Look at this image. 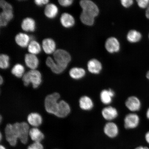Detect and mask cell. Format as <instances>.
I'll return each mask as SVG.
<instances>
[{
  "mask_svg": "<svg viewBox=\"0 0 149 149\" xmlns=\"http://www.w3.org/2000/svg\"><path fill=\"white\" fill-rule=\"evenodd\" d=\"M79 4L83 9L80 15L82 23L87 26L93 25L94 23L95 17L99 13V9L97 5L89 0L81 1Z\"/></svg>",
  "mask_w": 149,
  "mask_h": 149,
  "instance_id": "6da1fadb",
  "label": "cell"
},
{
  "mask_svg": "<svg viewBox=\"0 0 149 149\" xmlns=\"http://www.w3.org/2000/svg\"><path fill=\"white\" fill-rule=\"evenodd\" d=\"M22 80L25 86H29L31 84L33 88H36L42 83V74L38 70H31L24 74Z\"/></svg>",
  "mask_w": 149,
  "mask_h": 149,
  "instance_id": "7a4b0ae2",
  "label": "cell"
},
{
  "mask_svg": "<svg viewBox=\"0 0 149 149\" xmlns=\"http://www.w3.org/2000/svg\"><path fill=\"white\" fill-rule=\"evenodd\" d=\"M60 97V94L58 93H54L46 97L45 100L44 105L47 113L55 115Z\"/></svg>",
  "mask_w": 149,
  "mask_h": 149,
  "instance_id": "3957f363",
  "label": "cell"
},
{
  "mask_svg": "<svg viewBox=\"0 0 149 149\" xmlns=\"http://www.w3.org/2000/svg\"><path fill=\"white\" fill-rule=\"evenodd\" d=\"M18 139L23 144H27L29 136V124L25 122H16L13 124Z\"/></svg>",
  "mask_w": 149,
  "mask_h": 149,
  "instance_id": "277c9868",
  "label": "cell"
},
{
  "mask_svg": "<svg viewBox=\"0 0 149 149\" xmlns=\"http://www.w3.org/2000/svg\"><path fill=\"white\" fill-rule=\"evenodd\" d=\"M53 56L56 63L65 69L71 60V57L70 54L64 50L58 49L56 50L53 54Z\"/></svg>",
  "mask_w": 149,
  "mask_h": 149,
  "instance_id": "5b68a950",
  "label": "cell"
},
{
  "mask_svg": "<svg viewBox=\"0 0 149 149\" xmlns=\"http://www.w3.org/2000/svg\"><path fill=\"white\" fill-rule=\"evenodd\" d=\"M140 118L138 115L135 113H128L124 119V126L126 129H135L139 126Z\"/></svg>",
  "mask_w": 149,
  "mask_h": 149,
  "instance_id": "8992f818",
  "label": "cell"
},
{
  "mask_svg": "<svg viewBox=\"0 0 149 149\" xmlns=\"http://www.w3.org/2000/svg\"><path fill=\"white\" fill-rule=\"evenodd\" d=\"M6 138L11 146H16L18 139L13 124H7L5 128Z\"/></svg>",
  "mask_w": 149,
  "mask_h": 149,
  "instance_id": "52a82bcc",
  "label": "cell"
},
{
  "mask_svg": "<svg viewBox=\"0 0 149 149\" xmlns=\"http://www.w3.org/2000/svg\"><path fill=\"white\" fill-rule=\"evenodd\" d=\"M127 109L132 113L139 111L141 108V102L136 96H132L128 97L125 102Z\"/></svg>",
  "mask_w": 149,
  "mask_h": 149,
  "instance_id": "ba28073f",
  "label": "cell"
},
{
  "mask_svg": "<svg viewBox=\"0 0 149 149\" xmlns=\"http://www.w3.org/2000/svg\"><path fill=\"white\" fill-rule=\"evenodd\" d=\"M103 131L104 133L108 137L113 139L118 135L119 129L117 124L112 121L108 122L105 124Z\"/></svg>",
  "mask_w": 149,
  "mask_h": 149,
  "instance_id": "9c48e42d",
  "label": "cell"
},
{
  "mask_svg": "<svg viewBox=\"0 0 149 149\" xmlns=\"http://www.w3.org/2000/svg\"><path fill=\"white\" fill-rule=\"evenodd\" d=\"M101 114L105 120L109 122H112L118 116V111L114 107L108 106L102 109Z\"/></svg>",
  "mask_w": 149,
  "mask_h": 149,
  "instance_id": "30bf717a",
  "label": "cell"
},
{
  "mask_svg": "<svg viewBox=\"0 0 149 149\" xmlns=\"http://www.w3.org/2000/svg\"><path fill=\"white\" fill-rule=\"evenodd\" d=\"M70 111L71 108L69 104L64 100H59L55 116L59 118H65L70 114Z\"/></svg>",
  "mask_w": 149,
  "mask_h": 149,
  "instance_id": "8fae6325",
  "label": "cell"
},
{
  "mask_svg": "<svg viewBox=\"0 0 149 149\" xmlns=\"http://www.w3.org/2000/svg\"><path fill=\"white\" fill-rule=\"evenodd\" d=\"M115 94L114 91L111 89H103L100 93V101L104 105H109L112 102Z\"/></svg>",
  "mask_w": 149,
  "mask_h": 149,
  "instance_id": "7c38bea8",
  "label": "cell"
},
{
  "mask_svg": "<svg viewBox=\"0 0 149 149\" xmlns=\"http://www.w3.org/2000/svg\"><path fill=\"white\" fill-rule=\"evenodd\" d=\"M105 47L106 49L109 53H117L120 50V42L115 37H110L106 41Z\"/></svg>",
  "mask_w": 149,
  "mask_h": 149,
  "instance_id": "4fadbf2b",
  "label": "cell"
},
{
  "mask_svg": "<svg viewBox=\"0 0 149 149\" xmlns=\"http://www.w3.org/2000/svg\"><path fill=\"white\" fill-rule=\"evenodd\" d=\"M79 104L81 109L84 111H91L94 107V103L92 99L86 95L83 96L80 98Z\"/></svg>",
  "mask_w": 149,
  "mask_h": 149,
  "instance_id": "5bb4252c",
  "label": "cell"
},
{
  "mask_svg": "<svg viewBox=\"0 0 149 149\" xmlns=\"http://www.w3.org/2000/svg\"><path fill=\"white\" fill-rule=\"evenodd\" d=\"M87 68L90 73L93 74H98L101 72L102 65L97 59H93L89 61L87 64Z\"/></svg>",
  "mask_w": 149,
  "mask_h": 149,
  "instance_id": "9a60e30c",
  "label": "cell"
},
{
  "mask_svg": "<svg viewBox=\"0 0 149 149\" xmlns=\"http://www.w3.org/2000/svg\"><path fill=\"white\" fill-rule=\"evenodd\" d=\"M25 62L27 66L31 70H36L38 66L39 62L38 58L32 54H26L25 56Z\"/></svg>",
  "mask_w": 149,
  "mask_h": 149,
  "instance_id": "2e32d148",
  "label": "cell"
},
{
  "mask_svg": "<svg viewBox=\"0 0 149 149\" xmlns=\"http://www.w3.org/2000/svg\"><path fill=\"white\" fill-rule=\"evenodd\" d=\"M28 123L33 127H37L41 125L42 122V117L39 113H30L27 116Z\"/></svg>",
  "mask_w": 149,
  "mask_h": 149,
  "instance_id": "e0dca14e",
  "label": "cell"
},
{
  "mask_svg": "<svg viewBox=\"0 0 149 149\" xmlns=\"http://www.w3.org/2000/svg\"><path fill=\"white\" fill-rule=\"evenodd\" d=\"M42 48L45 53L50 54L56 51V44L53 39L48 38L44 39L42 42Z\"/></svg>",
  "mask_w": 149,
  "mask_h": 149,
  "instance_id": "ac0fdd59",
  "label": "cell"
},
{
  "mask_svg": "<svg viewBox=\"0 0 149 149\" xmlns=\"http://www.w3.org/2000/svg\"><path fill=\"white\" fill-rule=\"evenodd\" d=\"M60 22L63 27L66 28L72 27L75 24V20L71 15L64 13L61 17Z\"/></svg>",
  "mask_w": 149,
  "mask_h": 149,
  "instance_id": "d6986e66",
  "label": "cell"
},
{
  "mask_svg": "<svg viewBox=\"0 0 149 149\" xmlns=\"http://www.w3.org/2000/svg\"><path fill=\"white\" fill-rule=\"evenodd\" d=\"M21 27L23 30L27 32H33L36 29V23L33 18H26L22 21Z\"/></svg>",
  "mask_w": 149,
  "mask_h": 149,
  "instance_id": "ffe728a7",
  "label": "cell"
},
{
  "mask_svg": "<svg viewBox=\"0 0 149 149\" xmlns=\"http://www.w3.org/2000/svg\"><path fill=\"white\" fill-rule=\"evenodd\" d=\"M29 136L34 142L40 143L44 139V134L37 127H33L30 129Z\"/></svg>",
  "mask_w": 149,
  "mask_h": 149,
  "instance_id": "44dd1931",
  "label": "cell"
},
{
  "mask_svg": "<svg viewBox=\"0 0 149 149\" xmlns=\"http://www.w3.org/2000/svg\"><path fill=\"white\" fill-rule=\"evenodd\" d=\"M46 64L51 69L52 72L56 74H60L66 69L55 63L53 59L50 57H48L47 58Z\"/></svg>",
  "mask_w": 149,
  "mask_h": 149,
  "instance_id": "7402d4cb",
  "label": "cell"
},
{
  "mask_svg": "<svg viewBox=\"0 0 149 149\" xmlns=\"http://www.w3.org/2000/svg\"><path fill=\"white\" fill-rule=\"evenodd\" d=\"M29 36L25 33H19L15 37V41L19 46L22 48H25L29 45Z\"/></svg>",
  "mask_w": 149,
  "mask_h": 149,
  "instance_id": "603a6c76",
  "label": "cell"
},
{
  "mask_svg": "<svg viewBox=\"0 0 149 149\" xmlns=\"http://www.w3.org/2000/svg\"><path fill=\"white\" fill-rule=\"evenodd\" d=\"M58 12V9L55 5L53 3H49L46 6L44 10L45 15L49 19L55 18Z\"/></svg>",
  "mask_w": 149,
  "mask_h": 149,
  "instance_id": "cb8c5ba5",
  "label": "cell"
},
{
  "mask_svg": "<svg viewBox=\"0 0 149 149\" xmlns=\"http://www.w3.org/2000/svg\"><path fill=\"white\" fill-rule=\"evenodd\" d=\"M86 74L84 69L79 68H74L70 70L69 74L72 79L75 80H79L85 77Z\"/></svg>",
  "mask_w": 149,
  "mask_h": 149,
  "instance_id": "d4e9b609",
  "label": "cell"
},
{
  "mask_svg": "<svg viewBox=\"0 0 149 149\" xmlns=\"http://www.w3.org/2000/svg\"><path fill=\"white\" fill-rule=\"evenodd\" d=\"M13 12H2L0 14V26L5 27L13 18Z\"/></svg>",
  "mask_w": 149,
  "mask_h": 149,
  "instance_id": "484cf974",
  "label": "cell"
},
{
  "mask_svg": "<svg viewBox=\"0 0 149 149\" xmlns=\"http://www.w3.org/2000/svg\"><path fill=\"white\" fill-rule=\"evenodd\" d=\"M141 33L135 30H132L128 32L127 38L128 42L131 43H136L141 40Z\"/></svg>",
  "mask_w": 149,
  "mask_h": 149,
  "instance_id": "4316f807",
  "label": "cell"
},
{
  "mask_svg": "<svg viewBox=\"0 0 149 149\" xmlns=\"http://www.w3.org/2000/svg\"><path fill=\"white\" fill-rule=\"evenodd\" d=\"M28 50L30 54L35 55L40 53L41 51V48L38 42L36 41L33 40L29 43L28 45Z\"/></svg>",
  "mask_w": 149,
  "mask_h": 149,
  "instance_id": "83f0119b",
  "label": "cell"
},
{
  "mask_svg": "<svg viewBox=\"0 0 149 149\" xmlns=\"http://www.w3.org/2000/svg\"><path fill=\"white\" fill-rule=\"evenodd\" d=\"M25 72V68L23 65L19 64L15 65L11 70L13 75L18 78L23 77Z\"/></svg>",
  "mask_w": 149,
  "mask_h": 149,
  "instance_id": "f1b7e54d",
  "label": "cell"
},
{
  "mask_svg": "<svg viewBox=\"0 0 149 149\" xmlns=\"http://www.w3.org/2000/svg\"><path fill=\"white\" fill-rule=\"evenodd\" d=\"M9 58L8 56L4 54L0 55V68L2 69H6L9 67Z\"/></svg>",
  "mask_w": 149,
  "mask_h": 149,
  "instance_id": "f546056e",
  "label": "cell"
},
{
  "mask_svg": "<svg viewBox=\"0 0 149 149\" xmlns=\"http://www.w3.org/2000/svg\"><path fill=\"white\" fill-rule=\"evenodd\" d=\"M0 7L2 9L3 12H13L12 5L4 0L0 1Z\"/></svg>",
  "mask_w": 149,
  "mask_h": 149,
  "instance_id": "4dcf8cb0",
  "label": "cell"
},
{
  "mask_svg": "<svg viewBox=\"0 0 149 149\" xmlns=\"http://www.w3.org/2000/svg\"><path fill=\"white\" fill-rule=\"evenodd\" d=\"M136 1L140 8L144 9L149 6V0H137Z\"/></svg>",
  "mask_w": 149,
  "mask_h": 149,
  "instance_id": "1f68e13d",
  "label": "cell"
},
{
  "mask_svg": "<svg viewBox=\"0 0 149 149\" xmlns=\"http://www.w3.org/2000/svg\"><path fill=\"white\" fill-rule=\"evenodd\" d=\"M27 149H44V147L40 143L34 142L30 145Z\"/></svg>",
  "mask_w": 149,
  "mask_h": 149,
  "instance_id": "d6a6232c",
  "label": "cell"
},
{
  "mask_svg": "<svg viewBox=\"0 0 149 149\" xmlns=\"http://www.w3.org/2000/svg\"><path fill=\"white\" fill-rule=\"evenodd\" d=\"M72 0H59V4L61 6L67 7L70 6L73 3Z\"/></svg>",
  "mask_w": 149,
  "mask_h": 149,
  "instance_id": "836d02e7",
  "label": "cell"
},
{
  "mask_svg": "<svg viewBox=\"0 0 149 149\" xmlns=\"http://www.w3.org/2000/svg\"><path fill=\"white\" fill-rule=\"evenodd\" d=\"M121 4L125 8H128L133 4V1L132 0H122L121 1Z\"/></svg>",
  "mask_w": 149,
  "mask_h": 149,
  "instance_id": "e575fe53",
  "label": "cell"
},
{
  "mask_svg": "<svg viewBox=\"0 0 149 149\" xmlns=\"http://www.w3.org/2000/svg\"><path fill=\"white\" fill-rule=\"evenodd\" d=\"M35 4L39 6L47 4L49 3L48 0H35L34 1Z\"/></svg>",
  "mask_w": 149,
  "mask_h": 149,
  "instance_id": "d590c367",
  "label": "cell"
},
{
  "mask_svg": "<svg viewBox=\"0 0 149 149\" xmlns=\"http://www.w3.org/2000/svg\"><path fill=\"white\" fill-rule=\"evenodd\" d=\"M145 139L146 142L149 145V131L147 132L145 135Z\"/></svg>",
  "mask_w": 149,
  "mask_h": 149,
  "instance_id": "8d00e7d4",
  "label": "cell"
},
{
  "mask_svg": "<svg viewBox=\"0 0 149 149\" xmlns=\"http://www.w3.org/2000/svg\"><path fill=\"white\" fill-rule=\"evenodd\" d=\"M145 15H146V17L149 19V5L146 9Z\"/></svg>",
  "mask_w": 149,
  "mask_h": 149,
  "instance_id": "74e56055",
  "label": "cell"
},
{
  "mask_svg": "<svg viewBox=\"0 0 149 149\" xmlns=\"http://www.w3.org/2000/svg\"><path fill=\"white\" fill-rule=\"evenodd\" d=\"M135 149H149V148L146 146H139L137 147Z\"/></svg>",
  "mask_w": 149,
  "mask_h": 149,
  "instance_id": "f35d334b",
  "label": "cell"
},
{
  "mask_svg": "<svg viewBox=\"0 0 149 149\" xmlns=\"http://www.w3.org/2000/svg\"><path fill=\"white\" fill-rule=\"evenodd\" d=\"M3 80L2 77L1 76H0V84L1 85L3 83Z\"/></svg>",
  "mask_w": 149,
  "mask_h": 149,
  "instance_id": "ab89813d",
  "label": "cell"
},
{
  "mask_svg": "<svg viewBox=\"0 0 149 149\" xmlns=\"http://www.w3.org/2000/svg\"><path fill=\"white\" fill-rule=\"evenodd\" d=\"M146 116L147 118L149 120V107L146 111Z\"/></svg>",
  "mask_w": 149,
  "mask_h": 149,
  "instance_id": "60d3db41",
  "label": "cell"
},
{
  "mask_svg": "<svg viewBox=\"0 0 149 149\" xmlns=\"http://www.w3.org/2000/svg\"><path fill=\"white\" fill-rule=\"evenodd\" d=\"M146 77L149 80V71L146 73Z\"/></svg>",
  "mask_w": 149,
  "mask_h": 149,
  "instance_id": "b9f144b4",
  "label": "cell"
},
{
  "mask_svg": "<svg viewBox=\"0 0 149 149\" xmlns=\"http://www.w3.org/2000/svg\"><path fill=\"white\" fill-rule=\"evenodd\" d=\"M0 149H6V148L3 145H1V146H0Z\"/></svg>",
  "mask_w": 149,
  "mask_h": 149,
  "instance_id": "7bdbcfd3",
  "label": "cell"
},
{
  "mask_svg": "<svg viewBox=\"0 0 149 149\" xmlns=\"http://www.w3.org/2000/svg\"><path fill=\"white\" fill-rule=\"evenodd\" d=\"M2 134L1 133V134H0V140H1V141L2 139Z\"/></svg>",
  "mask_w": 149,
  "mask_h": 149,
  "instance_id": "ee69618b",
  "label": "cell"
},
{
  "mask_svg": "<svg viewBox=\"0 0 149 149\" xmlns=\"http://www.w3.org/2000/svg\"></svg>",
  "mask_w": 149,
  "mask_h": 149,
  "instance_id": "f6af8a7d",
  "label": "cell"
}]
</instances>
